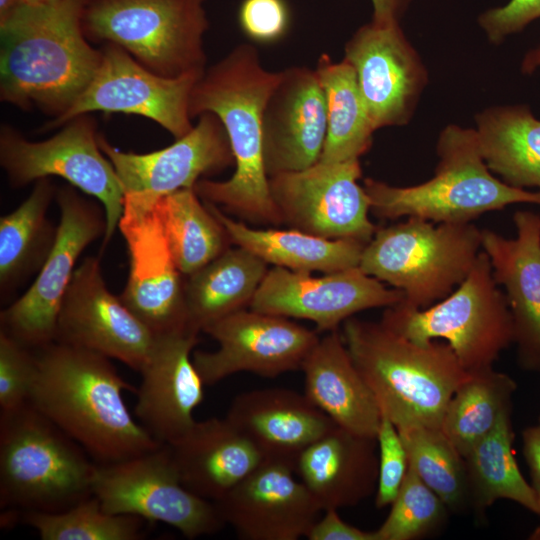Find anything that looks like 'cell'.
<instances>
[{"label": "cell", "instance_id": "obj_1", "mask_svg": "<svg viewBox=\"0 0 540 540\" xmlns=\"http://www.w3.org/2000/svg\"><path fill=\"white\" fill-rule=\"evenodd\" d=\"M281 71L265 69L253 44L242 43L205 69L189 99L191 119L215 114L231 144L235 171L226 181L200 179L194 186L206 202L255 224H283L272 199L263 159L265 104Z\"/></svg>", "mask_w": 540, "mask_h": 540}, {"label": "cell", "instance_id": "obj_2", "mask_svg": "<svg viewBox=\"0 0 540 540\" xmlns=\"http://www.w3.org/2000/svg\"><path fill=\"white\" fill-rule=\"evenodd\" d=\"M36 355L29 403L97 463L120 461L162 445L130 413L122 393L133 388L109 357L58 341L36 350Z\"/></svg>", "mask_w": 540, "mask_h": 540}, {"label": "cell", "instance_id": "obj_3", "mask_svg": "<svg viewBox=\"0 0 540 540\" xmlns=\"http://www.w3.org/2000/svg\"><path fill=\"white\" fill-rule=\"evenodd\" d=\"M87 0L21 4L0 19V98L63 116L95 76L102 50L85 36Z\"/></svg>", "mask_w": 540, "mask_h": 540}, {"label": "cell", "instance_id": "obj_4", "mask_svg": "<svg viewBox=\"0 0 540 540\" xmlns=\"http://www.w3.org/2000/svg\"><path fill=\"white\" fill-rule=\"evenodd\" d=\"M341 333L382 415L397 429L441 427L451 397L469 376L446 342L417 344L380 321L355 316Z\"/></svg>", "mask_w": 540, "mask_h": 540}, {"label": "cell", "instance_id": "obj_5", "mask_svg": "<svg viewBox=\"0 0 540 540\" xmlns=\"http://www.w3.org/2000/svg\"><path fill=\"white\" fill-rule=\"evenodd\" d=\"M434 175L413 186H393L366 178L363 187L376 217H418L433 223H469L517 203L540 205V192L503 182L486 165L475 128L456 124L439 134Z\"/></svg>", "mask_w": 540, "mask_h": 540}, {"label": "cell", "instance_id": "obj_6", "mask_svg": "<svg viewBox=\"0 0 540 540\" xmlns=\"http://www.w3.org/2000/svg\"><path fill=\"white\" fill-rule=\"evenodd\" d=\"M87 454L29 402L1 413V507L59 512L93 495Z\"/></svg>", "mask_w": 540, "mask_h": 540}, {"label": "cell", "instance_id": "obj_7", "mask_svg": "<svg viewBox=\"0 0 540 540\" xmlns=\"http://www.w3.org/2000/svg\"><path fill=\"white\" fill-rule=\"evenodd\" d=\"M482 251L481 229L469 223H433L418 217L377 228L359 268L424 309L448 296Z\"/></svg>", "mask_w": 540, "mask_h": 540}, {"label": "cell", "instance_id": "obj_8", "mask_svg": "<svg viewBox=\"0 0 540 540\" xmlns=\"http://www.w3.org/2000/svg\"><path fill=\"white\" fill-rule=\"evenodd\" d=\"M380 322L417 344L445 340L468 373L492 368L514 340L506 296L483 250L448 296L424 309L400 301L385 308Z\"/></svg>", "mask_w": 540, "mask_h": 540}, {"label": "cell", "instance_id": "obj_9", "mask_svg": "<svg viewBox=\"0 0 540 540\" xmlns=\"http://www.w3.org/2000/svg\"><path fill=\"white\" fill-rule=\"evenodd\" d=\"M206 0H87V39L113 43L167 78L205 71Z\"/></svg>", "mask_w": 540, "mask_h": 540}, {"label": "cell", "instance_id": "obj_10", "mask_svg": "<svg viewBox=\"0 0 540 540\" xmlns=\"http://www.w3.org/2000/svg\"><path fill=\"white\" fill-rule=\"evenodd\" d=\"M63 126L41 142L28 141L12 127L2 126L0 164L13 187L59 176L96 198L106 215L104 249L118 228L125 193L112 163L99 147L94 119L83 114Z\"/></svg>", "mask_w": 540, "mask_h": 540}, {"label": "cell", "instance_id": "obj_11", "mask_svg": "<svg viewBox=\"0 0 540 540\" xmlns=\"http://www.w3.org/2000/svg\"><path fill=\"white\" fill-rule=\"evenodd\" d=\"M91 488L106 511L168 524L189 539L215 534L225 526L214 502L183 485L167 444L95 464Z\"/></svg>", "mask_w": 540, "mask_h": 540}, {"label": "cell", "instance_id": "obj_12", "mask_svg": "<svg viewBox=\"0 0 540 540\" xmlns=\"http://www.w3.org/2000/svg\"><path fill=\"white\" fill-rule=\"evenodd\" d=\"M55 198L60 218L53 248L27 291L0 313V330L33 350L56 341L59 310L76 262L107 227L103 206L74 186H63Z\"/></svg>", "mask_w": 540, "mask_h": 540}, {"label": "cell", "instance_id": "obj_13", "mask_svg": "<svg viewBox=\"0 0 540 540\" xmlns=\"http://www.w3.org/2000/svg\"><path fill=\"white\" fill-rule=\"evenodd\" d=\"M157 197L125 193L118 223L129 256L128 279L120 298L156 336L194 329L185 307L184 275L175 263Z\"/></svg>", "mask_w": 540, "mask_h": 540}, {"label": "cell", "instance_id": "obj_14", "mask_svg": "<svg viewBox=\"0 0 540 540\" xmlns=\"http://www.w3.org/2000/svg\"><path fill=\"white\" fill-rule=\"evenodd\" d=\"M360 160L322 162L269 177L272 199L283 224L326 239L367 244L377 226L369 218L370 201L358 183Z\"/></svg>", "mask_w": 540, "mask_h": 540}, {"label": "cell", "instance_id": "obj_15", "mask_svg": "<svg viewBox=\"0 0 540 540\" xmlns=\"http://www.w3.org/2000/svg\"><path fill=\"white\" fill-rule=\"evenodd\" d=\"M201 75L160 76L120 46L107 43L102 49L100 66L88 87L63 116L53 119L43 129L63 126L79 115L94 111L122 112L149 118L175 139L181 138L194 127L189 114V99Z\"/></svg>", "mask_w": 540, "mask_h": 540}, {"label": "cell", "instance_id": "obj_16", "mask_svg": "<svg viewBox=\"0 0 540 540\" xmlns=\"http://www.w3.org/2000/svg\"><path fill=\"white\" fill-rule=\"evenodd\" d=\"M202 332L217 343L212 352L193 351L192 359L205 385L239 372L264 378L301 369L319 336L290 318L242 309Z\"/></svg>", "mask_w": 540, "mask_h": 540}, {"label": "cell", "instance_id": "obj_17", "mask_svg": "<svg viewBox=\"0 0 540 540\" xmlns=\"http://www.w3.org/2000/svg\"><path fill=\"white\" fill-rule=\"evenodd\" d=\"M156 335L106 286L100 261L75 269L57 319L56 341L95 351L140 371Z\"/></svg>", "mask_w": 540, "mask_h": 540}, {"label": "cell", "instance_id": "obj_18", "mask_svg": "<svg viewBox=\"0 0 540 540\" xmlns=\"http://www.w3.org/2000/svg\"><path fill=\"white\" fill-rule=\"evenodd\" d=\"M403 299L400 290L387 287L359 267L313 276L274 266L268 270L249 308L310 320L317 331L330 332L359 312L387 308Z\"/></svg>", "mask_w": 540, "mask_h": 540}, {"label": "cell", "instance_id": "obj_19", "mask_svg": "<svg viewBox=\"0 0 540 540\" xmlns=\"http://www.w3.org/2000/svg\"><path fill=\"white\" fill-rule=\"evenodd\" d=\"M344 59L355 70L375 130L407 125L428 72L400 23L362 25L346 42Z\"/></svg>", "mask_w": 540, "mask_h": 540}, {"label": "cell", "instance_id": "obj_20", "mask_svg": "<svg viewBox=\"0 0 540 540\" xmlns=\"http://www.w3.org/2000/svg\"><path fill=\"white\" fill-rule=\"evenodd\" d=\"M214 503L225 525L244 540L306 537L323 511L294 465L270 459Z\"/></svg>", "mask_w": 540, "mask_h": 540}, {"label": "cell", "instance_id": "obj_21", "mask_svg": "<svg viewBox=\"0 0 540 540\" xmlns=\"http://www.w3.org/2000/svg\"><path fill=\"white\" fill-rule=\"evenodd\" d=\"M98 144L112 163L124 193L164 195L194 189L204 176L235 164L227 132L213 113L200 115L188 134L150 153L120 151L99 133Z\"/></svg>", "mask_w": 540, "mask_h": 540}, {"label": "cell", "instance_id": "obj_22", "mask_svg": "<svg viewBox=\"0 0 540 540\" xmlns=\"http://www.w3.org/2000/svg\"><path fill=\"white\" fill-rule=\"evenodd\" d=\"M263 159L268 177L306 169L322 155L327 109L315 69L292 66L281 77L263 111Z\"/></svg>", "mask_w": 540, "mask_h": 540}, {"label": "cell", "instance_id": "obj_23", "mask_svg": "<svg viewBox=\"0 0 540 540\" xmlns=\"http://www.w3.org/2000/svg\"><path fill=\"white\" fill-rule=\"evenodd\" d=\"M199 332L189 328L157 335L139 371L135 415L161 444H171L195 423L194 410L204 399V387L192 354Z\"/></svg>", "mask_w": 540, "mask_h": 540}, {"label": "cell", "instance_id": "obj_24", "mask_svg": "<svg viewBox=\"0 0 540 540\" xmlns=\"http://www.w3.org/2000/svg\"><path fill=\"white\" fill-rule=\"evenodd\" d=\"M513 222L514 238L482 229V250L490 260L494 280L504 288L517 363L525 371L540 374V215L517 210Z\"/></svg>", "mask_w": 540, "mask_h": 540}, {"label": "cell", "instance_id": "obj_25", "mask_svg": "<svg viewBox=\"0 0 540 540\" xmlns=\"http://www.w3.org/2000/svg\"><path fill=\"white\" fill-rule=\"evenodd\" d=\"M225 417L265 459L292 465L301 452L336 426L304 393L287 388L242 392Z\"/></svg>", "mask_w": 540, "mask_h": 540}, {"label": "cell", "instance_id": "obj_26", "mask_svg": "<svg viewBox=\"0 0 540 540\" xmlns=\"http://www.w3.org/2000/svg\"><path fill=\"white\" fill-rule=\"evenodd\" d=\"M294 470L323 511L356 506L376 492L377 439L336 425L300 453Z\"/></svg>", "mask_w": 540, "mask_h": 540}, {"label": "cell", "instance_id": "obj_27", "mask_svg": "<svg viewBox=\"0 0 540 540\" xmlns=\"http://www.w3.org/2000/svg\"><path fill=\"white\" fill-rule=\"evenodd\" d=\"M167 445L183 485L212 502L223 498L265 459L226 417L195 421Z\"/></svg>", "mask_w": 540, "mask_h": 540}, {"label": "cell", "instance_id": "obj_28", "mask_svg": "<svg viewBox=\"0 0 540 540\" xmlns=\"http://www.w3.org/2000/svg\"><path fill=\"white\" fill-rule=\"evenodd\" d=\"M304 394L337 426L376 437L379 405L355 366L339 330L320 338L305 358Z\"/></svg>", "mask_w": 540, "mask_h": 540}, {"label": "cell", "instance_id": "obj_29", "mask_svg": "<svg viewBox=\"0 0 540 540\" xmlns=\"http://www.w3.org/2000/svg\"><path fill=\"white\" fill-rule=\"evenodd\" d=\"M204 203L224 226L233 245L249 250L268 265L297 272L332 273L358 267L366 245L351 239H326L292 228L255 229L228 217L218 206Z\"/></svg>", "mask_w": 540, "mask_h": 540}, {"label": "cell", "instance_id": "obj_30", "mask_svg": "<svg viewBox=\"0 0 540 540\" xmlns=\"http://www.w3.org/2000/svg\"><path fill=\"white\" fill-rule=\"evenodd\" d=\"M268 270L265 261L236 246L184 276V299L190 325L201 332L219 319L249 308Z\"/></svg>", "mask_w": 540, "mask_h": 540}, {"label": "cell", "instance_id": "obj_31", "mask_svg": "<svg viewBox=\"0 0 540 540\" xmlns=\"http://www.w3.org/2000/svg\"><path fill=\"white\" fill-rule=\"evenodd\" d=\"M481 155L490 169L516 188L540 192V120L527 105L494 106L475 116Z\"/></svg>", "mask_w": 540, "mask_h": 540}, {"label": "cell", "instance_id": "obj_32", "mask_svg": "<svg viewBox=\"0 0 540 540\" xmlns=\"http://www.w3.org/2000/svg\"><path fill=\"white\" fill-rule=\"evenodd\" d=\"M35 182L30 195L0 218L2 296L39 272L56 239L57 226L48 219L47 211L57 191L48 177Z\"/></svg>", "mask_w": 540, "mask_h": 540}, {"label": "cell", "instance_id": "obj_33", "mask_svg": "<svg viewBox=\"0 0 540 540\" xmlns=\"http://www.w3.org/2000/svg\"><path fill=\"white\" fill-rule=\"evenodd\" d=\"M512 411H506L496 427L464 457L470 511L478 516L500 499L540 515L536 494L515 459Z\"/></svg>", "mask_w": 540, "mask_h": 540}, {"label": "cell", "instance_id": "obj_34", "mask_svg": "<svg viewBox=\"0 0 540 540\" xmlns=\"http://www.w3.org/2000/svg\"><path fill=\"white\" fill-rule=\"evenodd\" d=\"M327 109V135L319 161L359 160L376 131L369 117L353 66L344 58L322 54L315 67Z\"/></svg>", "mask_w": 540, "mask_h": 540}, {"label": "cell", "instance_id": "obj_35", "mask_svg": "<svg viewBox=\"0 0 540 540\" xmlns=\"http://www.w3.org/2000/svg\"><path fill=\"white\" fill-rule=\"evenodd\" d=\"M516 381L494 367L469 376L451 397L441 429L456 450L465 457L487 436L501 416L513 410Z\"/></svg>", "mask_w": 540, "mask_h": 540}, {"label": "cell", "instance_id": "obj_36", "mask_svg": "<svg viewBox=\"0 0 540 540\" xmlns=\"http://www.w3.org/2000/svg\"><path fill=\"white\" fill-rule=\"evenodd\" d=\"M157 207L175 263L184 276L233 245L224 226L194 189L158 195Z\"/></svg>", "mask_w": 540, "mask_h": 540}, {"label": "cell", "instance_id": "obj_37", "mask_svg": "<svg viewBox=\"0 0 540 540\" xmlns=\"http://www.w3.org/2000/svg\"><path fill=\"white\" fill-rule=\"evenodd\" d=\"M409 465L446 504L451 513L470 511L464 457L441 427L412 426L398 429Z\"/></svg>", "mask_w": 540, "mask_h": 540}, {"label": "cell", "instance_id": "obj_38", "mask_svg": "<svg viewBox=\"0 0 540 540\" xmlns=\"http://www.w3.org/2000/svg\"><path fill=\"white\" fill-rule=\"evenodd\" d=\"M143 520L106 511L94 495L63 511L23 514V521L42 540H139L144 536Z\"/></svg>", "mask_w": 540, "mask_h": 540}, {"label": "cell", "instance_id": "obj_39", "mask_svg": "<svg viewBox=\"0 0 540 540\" xmlns=\"http://www.w3.org/2000/svg\"><path fill=\"white\" fill-rule=\"evenodd\" d=\"M450 510L409 465L391 509L375 530L378 540H417L439 533Z\"/></svg>", "mask_w": 540, "mask_h": 540}, {"label": "cell", "instance_id": "obj_40", "mask_svg": "<svg viewBox=\"0 0 540 540\" xmlns=\"http://www.w3.org/2000/svg\"><path fill=\"white\" fill-rule=\"evenodd\" d=\"M36 372V351L0 330L1 413L14 411L29 402Z\"/></svg>", "mask_w": 540, "mask_h": 540}, {"label": "cell", "instance_id": "obj_41", "mask_svg": "<svg viewBox=\"0 0 540 540\" xmlns=\"http://www.w3.org/2000/svg\"><path fill=\"white\" fill-rule=\"evenodd\" d=\"M378 444V481L375 506H391L404 482L409 458L404 442L394 423L381 414L376 435Z\"/></svg>", "mask_w": 540, "mask_h": 540}, {"label": "cell", "instance_id": "obj_42", "mask_svg": "<svg viewBox=\"0 0 540 540\" xmlns=\"http://www.w3.org/2000/svg\"><path fill=\"white\" fill-rule=\"evenodd\" d=\"M292 15L287 0H242L238 24L251 42L272 45L283 40L291 28Z\"/></svg>", "mask_w": 540, "mask_h": 540}, {"label": "cell", "instance_id": "obj_43", "mask_svg": "<svg viewBox=\"0 0 540 540\" xmlns=\"http://www.w3.org/2000/svg\"><path fill=\"white\" fill-rule=\"evenodd\" d=\"M540 18V0H510L506 5L481 13L478 24L493 44L522 31Z\"/></svg>", "mask_w": 540, "mask_h": 540}, {"label": "cell", "instance_id": "obj_44", "mask_svg": "<svg viewBox=\"0 0 540 540\" xmlns=\"http://www.w3.org/2000/svg\"><path fill=\"white\" fill-rule=\"evenodd\" d=\"M306 535L308 540H378L375 531H364L345 522L336 509L324 510Z\"/></svg>", "mask_w": 540, "mask_h": 540}, {"label": "cell", "instance_id": "obj_45", "mask_svg": "<svg viewBox=\"0 0 540 540\" xmlns=\"http://www.w3.org/2000/svg\"><path fill=\"white\" fill-rule=\"evenodd\" d=\"M523 456L529 468L531 486L540 508V416L536 424L522 432Z\"/></svg>", "mask_w": 540, "mask_h": 540}, {"label": "cell", "instance_id": "obj_46", "mask_svg": "<svg viewBox=\"0 0 540 540\" xmlns=\"http://www.w3.org/2000/svg\"><path fill=\"white\" fill-rule=\"evenodd\" d=\"M413 0H371L372 22L377 24L400 23Z\"/></svg>", "mask_w": 540, "mask_h": 540}, {"label": "cell", "instance_id": "obj_47", "mask_svg": "<svg viewBox=\"0 0 540 540\" xmlns=\"http://www.w3.org/2000/svg\"><path fill=\"white\" fill-rule=\"evenodd\" d=\"M539 67H540V46L526 53L521 64V70L525 74H531Z\"/></svg>", "mask_w": 540, "mask_h": 540}, {"label": "cell", "instance_id": "obj_48", "mask_svg": "<svg viewBox=\"0 0 540 540\" xmlns=\"http://www.w3.org/2000/svg\"><path fill=\"white\" fill-rule=\"evenodd\" d=\"M23 3L24 0H0V19L5 18Z\"/></svg>", "mask_w": 540, "mask_h": 540}, {"label": "cell", "instance_id": "obj_49", "mask_svg": "<svg viewBox=\"0 0 540 540\" xmlns=\"http://www.w3.org/2000/svg\"><path fill=\"white\" fill-rule=\"evenodd\" d=\"M24 1L27 4L40 5V4H47V3L55 2L57 0H24Z\"/></svg>", "mask_w": 540, "mask_h": 540}, {"label": "cell", "instance_id": "obj_50", "mask_svg": "<svg viewBox=\"0 0 540 540\" xmlns=\"http://www.w3.org/2000/svg\"><path fill=\"white\" fill-rule=\"evenodd\" d=\"M530 540H540V526L534 529V531L529 536Z\"/></svg>", "mask_w": 540, "mask_h": 540}]
</instances>
